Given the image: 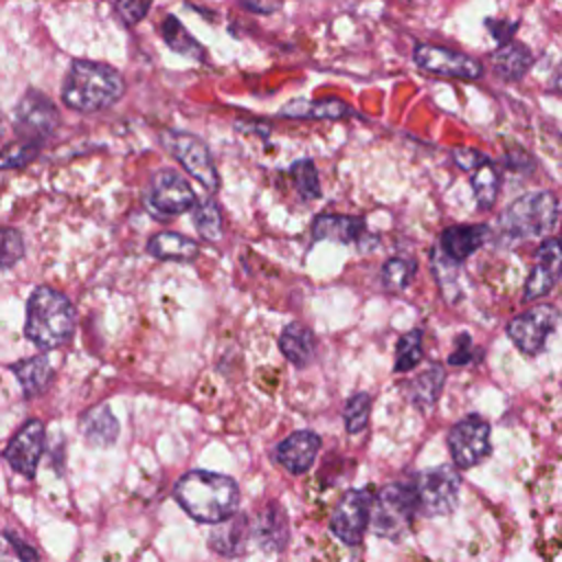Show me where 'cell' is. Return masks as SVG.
I'll return each mask as SVG.
<instances>
[{
  "instance_id": "obj_41",
  "label": "cell",
  "mask_w": 562,
  "mask_h": 562,
  "mask_svg": "<svg viewBox=\"0 0 562 562\" xmlns=\"http://www.w3.org/2000/svg\"><path fill=\"white\" fill-rule=\"evenodd\" d=\"M237 2L252 13H274L281 7V0H237Z\"/></svg>"
},
{
  "instance_id": "obj_40",
  "label": "cell",
  "mask_w": 562,
  "mask_h": 562,
  "mask_svg": "<svg viewBox=\"0 0 562 562\" xmlns=\"http://www.w3.org/2000/svg\"><path fill=\"white\" fill-rule=\"evenodd\" d=\"M487 29H490V33H492L501 44H505V42L512 40L514 31H516V22H507V20H487Z\"/></svg>"
},
{
  "instance_id": "obj_16",
  "label": "cell",
  "mask_w": 562,
  "mask_h": 562,
  "mask_svg": "<svg viewBox=\"0 0 562 562\" xmlns=\"http://www.w3.org/2000/svg\"><path fill=\"white\" fill-rule=\"evenodd\" d=\"M321 448V437L312 430H296L277 446V461L290 474H303L312 468L314 457Z\"/></svg>"
},
{
  "instance_id": "obj_27",
  "label": "cell",
  "mask_w": 562,
  "mask_h": 562,
  "mask_svg": "<svg viewBox=\"0 0 562 562\" xmlns=\"http://www.w3.org/2000/svg\"><path fill=\"white\" fill-rule=\"evenodd\" d=\"M446 382V371L439 364H432L424 373H419L411 384V400L417 408H430L441 395V386Z\"/></svg>"
},
{
  "instance_id": "obj_21",
  "label": "cell",
  "mask_w": 562,
  "mask_h": 562,
  "mask_svg": "<svg viewBox=\"0 0 562 562\" xmlns=\"http://www.w3.org/2000/svg\"><path fill=\"white\" fill-rule=\"evenodd\" d=\"M147 252L156 259H176V261H193L200 255V246L195 239L180 233H156L147 241Z\"/></svg>"
},
{
  "instance_id": "obj_30",
  "label": "cell",
  "mask_w": 562,
  "mask_h": 562,
  "mask_svg": "<svg viewBox=\"0 0 562 562\" xmlns=\"http://www.w3.org/2000/svg\"><path fill=\"white\" fill-rule=\"evenodd\" d=\"M160 31H162V37H165V42L176 50V53H180V55H187V57H195V59H202V55H204V50H202V46L187 33V29L176 20V18H165V22H162V26H160Z\"/></svg>"
},
{
  "instance_id": "obj_6",
  "label": "cell",
  "mask_w": 562,
  "mask_h": 562,
  "mask_svg": "<svg viewBox=\"0 0 562 562\" xmlns=\"http://www.w3.org/2000/svg\"><path fill=\"white\" fill-rule=\"evenodd\" d=\"M461 476L452 465H435L417 476L415 501L417 512L426 516H443L457 507Z\"/></svg>"
},
{
  "instance_id": "obj_26",
  "label": "cell",
  "mask_w": 562,
  "mask_h": 562,
  "mask_svg": "<svg viewBox=\"0 0 562 562\" xmlns=\"http://www.w3.org/2000/svg\"><path fill=\"white\" fill-rule=\"evenodd\" d=\"M288 119H342L349 114V105L340 99H318V101H292L279 112Z\"/></svg>"
},
{
  "instance_id": "obj_33",
  "label": "cell",
  "mask_w": 562,
  "mask_h": 562,
  "mask_svg": "<svg viewBox=\"0 0 562 562\" xmlns=\"http://www.w3.org/2000/svg\"><path fill=\"white\" fill-rule=\"evenodd\" d=\"M369 411H371V395L369 393L360 391V393L351 395L345 404V411H342L347 432L356 435V432L364 430V426L369 422Z\"/></svg>"
},
{
  "instance_id": "obj_11",
  "label": "cell",
  "mask_w": 562,
  "mask_h": 562,
  "mask_svg": "<svg viewBox=\"0 0 562 562\" xmlns=\"http://www.w3.org/2000/svg\"><path fill=\"white\" fill-rule=\"evenodd\" d=\"M169 147L173 151V156L178 158V162L187 169L189 176H193L206 191H217L220 187V176L213 162V156L209 151V147L204 145V140H200L193 134L187 132H173Z\"/></svg>"
},
{
  "instance_id": "obj_1",
  "label": "cell",
  "mask_w": 562,
  "mask_h": 562,
  "mask_svg": "<svg viewBox=\"0 0 562 562\" xmlns=\"http://www.w3.org/2000/svg\"><path fill=\"white\" fill-rule=\"evenodd\" d=\"M173 496L191 518L209 525L224 520L239 505L237 483L226 474L206 470L182 474L173 487Z\"/></svg>"
},
{
  "instance_id": "obj_35",
  "label": "cell",
  "mask_w": 562,
  "mask_h": 562,
  "mask_svg": "<svg viewBox=\"0 0 562 562\" xmlns=\"http://www.w3.org/2000/svg\"><path fill=\"white\" fill-rule=\"evenodd\" d=\"M40 151L37 143H29V140H18L9 147H4L0 151V169H15V167H24L26 162H31Z\"/></svg>"
},
{
  "instance_id": "obj_34",
  "label": "cell",
  "mask_w": 562,
  "mask_h": 562,
  "mask_svg": "<svg viewBox=\"0 0 562 562\" xmlns=\"http://www.w3.org/2000/svg\"><path fill=\"white\" fill-rule=\"evenodd\" d=\"M292 176H294V182H296L301 200L310 202V200H316L321 195L318 173H316V167H314V162L310 158H303V160L294 162L292 165Z\"/></svg>"
},
{
  "instance_id": "obj_37",
  "label": "cell",
  "mask_w": 562,
  "mask_h": 562,
  "mask_svg": "<svg viewBox=\"0 0 562 562\" xmlns=\"http://www.w3.org/2000/svg\"><path fill=\"white\" fill-rule=\"evenodd\" d=\"M108 2H110L112 9L116 11V15H119L127 26H132V24L140 22V20L147 15V11H149V7H151L154 0H108Z\"/></svg>"
},
{
  "instance_id": "obj_12",
  "label": "cell",
  "mask_w": 562,
  "mask_h": 562,
  "mask_svg": "<svg viewBox=\"0 0 562 562\" xmlns=\"http://www.w3.org/2000/svg\"><path fill=\"white\" fill-rule=\"evenodd\" d=\"M415 64L432 75L454 79H479L483 75V66L479 59L432 44H419L415 48Z\"/></svg>"
},
{
  "instance_id": "obj_28",
  "label": "cell",
  "mask_w": 562,
  "mask_h": 562,
  "mask_svg": "<svg viewBox=\"0 0 562 562\" xmlns=\"http://www.w3.org/2000/svg\"><path fill=\"white\" fill-rule=\"evenodd\" d=\"M472 191H474V200L479 204V209H492L496 198H498V189H501V176L496 171L494 165H490L487 160L481 162L479 167L472 169V178H470Z\"/></svg>"
},
{
  "instance_id": "obj_38",
  "label": "cell",
  "mask_w": 562,
  "mask_h": 562,
  "mask_svg": "<svg viewBox=\"0 0 562 562\" xmlns=\"http://www.w3.org/2000/svg\"><path fill=\"white\" fill-rule=\"evenodd\" d=\"M452 154H454V162H457L461 169H465V171H472L474 167H479L481 162L487 160L481 151H476V149H465V147H459V149H454Z\"/></svg>"
},
{
  "instance_id": "obj_4",
  "label": "cell",
  "mask_w": 562,
  "mask_h": 562,
  "mask_svg": "<svg viewBox=\"0 0 562 562\" xmlns=\"http://www.w3.org/2000/svg\"><path fill=\"white\" fill-rule=\"evenodd\" d=\"M558 222V198L551 191H533L514 200L501 215V228L516 239L542 237Z\"/></svg>"
},
{
  "instance_id": "obj_39",
  "label": "cell",
  "mask_w": 562,
  "mask_h": 562,
  "mask_svg": "<svg viewBox=\"0 0 562 562\" xmlns=\"http://www.w3.org/2000/svg\"><path fill=\"white\" fill-rule=\"evenodd\" d=\"M472 340H470V336L468 334H461L459 338H457V347H454V353L448 358V362L450 364H457V367H461V364H468L470 360H472Z\"/></svg>"
},
{
  "instance_id": "obj_20",
  "label": "cell",
  "mask_w": 562,
  "mask_h": 562,
  "mask_svg": "<svg viewBox=\"0 0 562 562\" xmlns=\"http://www.w3.org/2000/svg\"><path fill=\"white\" fill-rule=\"evenodd\" d=\"M364 233L362 217L353 215H331L323 213L312 222L314 239H334L338 244H351Z\"/></svg>"
},
{
  "instance_id": "obj_8",
  "label": "cell",
  "mask_w": 562,
  "mask_h": 562,
  "mask_svg": "<svg viewBox=\"0 0 562 562\" xmlns=\"http://www.w3.org/2000/svg\"><path fill=\"white\" fill-rule=\"evenodd\" d=\"M448 448L459 468H472L481 463L492 450L490 424L479 415L463 417L450 428Z\"/></svg>"
},
{
  "instance_id": "obj_19",
  "label": "cell",
  "mask_w": 562,
  "mask_h": 562,
  "mask_svg": "<svg viewBox=\"0 0 562 562\" xmlns=\"http://www.w3.org/2000/svg\"><path fill=\"white\" fill-rule=\"evenodd\" d=\"M211 536H209V547L220 553V555H239L246 551V542L250 538V520L244 514L233 512L224 520L215 522Z\"/></svg>"
},
{
  "instance_id": "obj_42",
  "label": "cell",
  "mask_w": 562,
  "mask_h": 562,
  "mask_svg": "<svg viewBox=\"0 0 562 562\" xmlns=\"http://www.w3.org/2000/svg\"><path fill=\"white\" fill-rule=\"evenodd\" d=\"M2 130H4V125H2V114H0V136H2Z\"/></svg>"
},
{
  "instance_id": "obj_18",
  "label": "cell",
  "mask_w": 562,
  "mask_h": 562,
  "mask_svg": "<svg viewBox=\"0 0 562 562\" xmlns=\"http://www.w3.org/2000/svg\"><path fill=\"white\" fill-rule=\"evenodd\" d=\"M490 237V228L485 224H459V226H448L439 241L443 257L450 261H463L468 259L474 250H479Z\"/></svg>"
},
{
  "instance_id": "obj_29",
  "label": "cell",
  "mask_w": 562,
  "mask_h": 562,
  "mask_svg": "<svg viewBox=\"0 0 562 562\" xmlns=\"http://www.w3.org/2000/svg\"><path fill=\"white\" fill-rule=\"evenodd\" d=\"M193 209V224L198 228V233L206 239V241H215L222 235V213L220 206L213 198H204V200H195Z\"/></svg>"
},
{
  "instance_id": "obj_23",
  "label": "cell",
  "mask_w": 562,
  "mask_h": 562,
  "mask_svg": "<svg viewBox=\"0 0 562 562\" xmlns=\"http://www.w3.org/2000/svg\"><path fill=\"white\" fill-rule=\"evenodd\" d=\"M13 373L20 380L22 393L26 397H35L48 389V384L53 380V364H50L48 356L40 353V356H33L29 360L13 364Z\"/></svg>"
},
{
  "instance_id": "obj_2",
  "label": "cell",
  "mask_w": 562,
  "mask_h": 562,
  "mask_svg": "<svg viewBox=\"0 0 562 562\" xmlns=\"http://www.w3.org/2000/svg\"><path fill=\"white\" fill-rule=\"evenodd\" d=\"M123 90L125 83L119 70L108 64L77 59L64 79L61 99L77 112H99L116 103Z\"/></svg>"
},
{
  "instance_id": "obj_15",
  "label": "cell",
  "mask_w": 562,
  "mask_h": 562,
  "mask_svg": "<svg viewBox=\"0 0 562 562\" xmlns=\"http://www.w3.org/2000/svg\"><path fill=\"white\" fill-rule=\"evenodd\" d=\"M44 452V424L40 419L26 422L4 448V459L22 476H33Z\"/></svg>"
},
{
  "instance_id": "obj_25",
  "label": "cell",
  "mask_w": 562,
  "mask_h": 562,
  "mask_svg": "<svg viewBox=\"0 0 562 562\" xmlns=\"http://www.w3.org/2000/svg\"><path fill=\"white\" fill-rule=\"evenodd\" d=\"M81 432L94 446H110L119 435V424L108 406H94L83 415Z\"/></svg>"
},
{
  "instance_id": "obj_9",
  "label": "cell",
  "mask_w": 562,
  "mask_h": 562,
  "mask_svg": "<svg viewBox=\"0 0 562 562\" xmlns=\"http://www.w3.org/2000/svg\"><path fill=\"white\" fill-rule=\"evenodd\" d=\"M555 323H558V310L544 303L514 316L507 325V334L522 353L536 356L547 345L549 334L555 329Z\"/></svg>"
},
{
  "instance_id": "obj_5",
  "label": "cell",
  "mask_w": 562,
  "mask_h": 562,
  "mask_svg": "<svg viewBox=\"0 0 562 562\" xmlns=\"http://www.w3.org/2000/svg\"><path fill=\"white\" fill-rule=\"evenodd\" d=\"M417 512L415 490L408 483H389L378 496H373L369 527L375 536L395 538L400 536L413 520Z\"/></svg>"
},
{
  "instance_id": "obj_14",
  "label": "cell",
  "mask_w": 562,
  "mask_h": 562,
  "mask_svg": "<svg viewBox=\"0 0 562 562\" xmlns=\"http://www.w3.org/2000/svg\"><path fill=\"white\" fill-rule=\"evenodd\" d=\"M560 268H562L560 241L555 237H549L536 250V261H533L531 274L522 290V301H533V299L547 296L560 279Z\"/></svg>"
},
{
  "instance_id": "obj_7",
  "label": "cell",
  "mask_w": 562,
  "mask_h": 562,
  "mask_svg": "<svg viewBox=\"0 0 562 562\" xmlns=\"http://www.w3.org/2000/svg\"><path fill=\"white\" fill-rule=\"evenodd\" d=\"M59 125V112L48 97L29 90L15 108V132L20 140L42 145Z\"/></svg>"
},
{
  "instance_id": "obj_32",
  "label": "cell",
  "mask_w": 562,
  "mask_h": 562,
  "mask_svg": "<svg viewBox=\"0 0 562 562\" xmlns=\"http://www.w3.org/2000/svg\"><path fill=\"white\" fill-rule=\"evenodd\" d=\"M415 270H417V266H415L413 259H408V257H391L382 266V283H384V288H389L393 292L404 290L413 281Z\"/></svg>"
},
{
  "instance_id": "obj_36",
  "label": "cell",
  "mask_w": 562,
  "mask_h": 562,
  "mask_svg": "<svg viewBox=\"0 0 562 562\" xmlns=\"http://www.w3.org/2000/svg\"><path fill=\"white\" fill-rule=\"evenodd\" d=\"M24 255V239L15 228H0V268L15 266Z\"/></svg>"
},
{
  "instance_id": "obj_10",
  "label": "cell",
  "mask_w": 562,
  "mask_h": 562,
  "mask_svg": "<svg viewBox=\"0 0 562 562\" xmlns=\"http://www.w3.org/2000/svg\"><path fill=\"white\" fill-rule=\"evenodd\" d=\"M373 494L369 490H351L336 505L329 529L345 544H358L369 527Z\"/></svg>"
},
{
  "instance_id": "obj_17",
  "label": "cell",
  "mask_w": 562,
  "mask_h": 562,
  "mask_svg": "<svg viewBox=\"0 0 562 562\" xmlns=\"http://www.w3.org/2000/svg\"><path fill=\"white\" fill-rule=\"evenodd\" d=\"M250 536L263 551H281L288 542V516L277 503L266 505L250 522Z\"/></svg>"
},
{
  "instance_id": "obj_31",
  "label": "cell",
  "mask_w": 562,
  "mask_h": 562,
  "mask_svg": "<svg viewBox=\"0 0 562 562\" xmlns=\"http://www.w3.org/2000/svg\"><path fill=\"white\" fill-rule=\"evenodd\" d=\"M422 340H424V331L422 329H411L408 334H404L397 340V349H395V371H411L419 364L422 360Z\"/></svg>"
},
{
  "instance_id": "obj_24",
  "label": "cell",
  "mask_w": 562,
  "mask_h": 562,
  "mask_svg": "<svg viewBox=\"0 0 562 562\" xmlns=\"http://www.w3.org/2000/svg\"><path fill=\"white\" fill-rule=\"evenodd\" d=\"M533 64V57L529 53L527 46L518 44V42H505L501 44V48L492 55V66L496 70L498 77H503L505 81H516L520 79Z\"/></svg>"
},
{
  "instance_id": "obj_3",
  "label": "cell",
  "mask_w": 562,
  "mask_h": 562,
  "mask_svg": "<svg viewBox=\"0 0 562 562\" xmlns=\"http://www.w3.org/2000/svg\"><path fill=\"white\" fill-rule=\"evenodd\" d=\"M75 329L72 303L53 288H37L26 305V338L40 349H55L70 340Z\"/></svg>"
},
{
  "instance_id": "obj_13",
  "label": "cell",
  "mask_w": 562,
  "mask_h": 562,
  "mask_svg": "<svg viewBox=\"0 0 562 562\" xmlns=\"http://www.w3.org/2000/svg\"><path fill=\"white\" fill-rule=\"evenodd\" d=\"M195 193L191 184L176 173L173 169H162L154 173L151 189H149V202L156 211L167 215H178L189 211L195 204Z\"/></svg>"
},
{
  "instance_id": "obj_22",
  "label": "cell",
  "mask_w": 562,
  "mask_h": 562,
  "mask_svg": "<svg viewBox=\"0 0 562 562\" xmlns=\"http://www.w3.org/2000/svg\"><path fill=\"white\" fill-rule=\"evenodd\" d=\"M279 349L294 367H305L314 358V334L301 323H290L279 336Z\"/></svg>"
}]
</instances>
